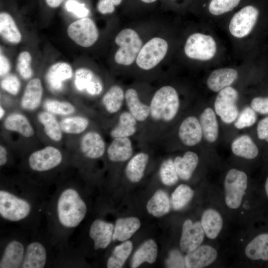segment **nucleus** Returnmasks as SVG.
<instances>
[{
    "mask_svg": "<svg viewBox=\"0 0 268 268\" xmlns=\"http://www.w3.org/2000/svg\"><path fill=\"white\" fill-rule=\"evenodd\" d=\"M180 99L177 90L170 85H164L157 89L149 102V120L153 125L162 124L173 121L180 108Z\"/></svg>",
    "mask_w": 268,
    "mask_h": 268,
    "instance_id": "f257e3e1",
    "label": "nucleus"
},
{
    "mask_svg": "<svg viewBox=\"0 0 268 268\" xmlns=\"http://www.w3.org/2000/svg\"><path fill=\"white\" fill-rule=\"evenodd\" d=\"M86 205L78 193L68 188L60 195L57 203V213L60 223L67 228L79 225L86 213Z\"/></svg>",
    "mask_w": 268,
    "mask_h": 268,
    "instance_id": "f03ea898",
    "label": "nucleus"
},
{
    "mask_svg": "<svg viewBox=\"0 0 268 268\" xmlns=\"http://www.w3.org/2000/svg\"><path fill=\"white\" fill-rule=\"evenodd\" d=\"M248 177L245 172L236 168L228 170L224 180V201L231 209L239 208L246 195Z\"/></svg>",
    "mask_w": 268,
    "mask_h": 268,
    "instance_id": "7ed1b4c3",
    "label": "nucleus"
},
{
    "mask_svg": "<svg viewBox=\"0 0 268 268\" xmlns=\"http://www.w3.org/2000/svg\"><path fill=\"white\" fill-rule=\"evenodd\" d=\"M115 42L119 46L114 56L116 63L132 65L142 47V41L137 33L131 28L124 29L117 35Z\"/></svg>",
    "mask_w": 268,
    "mask_h": 268,
    "instance_id": "20e7f679",
    "label": "nucleus"
},
{
    "mask_svg": "<svg viewBox=\"0 0 268 268\" xmlns=\"http://www.w3.org/2000/svg\"><path fill=\"white\" fill-rule=\"evenodd\" d=\"M216 51V43L213 38L201 33L190 35L184 46L186 56L196 60H210L215 56Z\"/></svg>",
    "mask_w": 268,
    "mask_h": 268,
    "instance_id": "39448f33",
    "label": "nucleus"
},
{
    "mask_svg": "<svg viewBox=\"0 0 268 268\" xmlns=\"http://www.w3.org/2000/svg\"><path fill=\"white\" fill-rule=\"evenodd\" d=\"M168 49L167 42L160 37H154L140 50L135 60L137 66L143 70L156 67L165 57Z\"/></svg>",
    "mask_w": 268,
    "mask_h": 268,
    "instance_id": "423d86ee",
    "label": "nucleus"
},
{
    "mask_svg": "<svg viewBox=\"0 0 268 268\" xmlns=\"http://www.w3.org/2000/svg\"><path fill=\"white\" fill-rule=\"evenodd\" d=\"M31 206L25 200L3 190L0 191V214L4 219L18 221L26 217Z\"/></svg>",
    "mask_w": 268,
    "mask_h": 268,
    "instance_id": "0eeeda50",
    "label": "nucleus"
},
{
    "mask_svg": "<svg viewBox=\"0 0 268 268\" xmlns=\"http://www.w3.org/2000/svg\"><path fill=\"white\" fill-rule=\"evenodd\" d=\"M238 99V93L232 87H227L218 92L214 102V111L224 123L231 124L237 118Z\"/></svg>",
    "mask_w": 268,
    "mask_h": 268,
    "instance_id": "6e6552de",
    "label": "nucleus"
},
{
    "mask_svg": "<svg viewBox=\"0 0 268 268\" xmlns=\"http://www.w3.org/2000/svg\"><path fill=\"white\" fill-rule=\"evenodd\" d=\"M259 14L257 8L252 5H246L236 12L231 18L229 30L237 38L248 36L255 26Z\"/></svg>",
    "mask_w": 268,
    "mask_h": 268,
    "instance_id": "1a4fd4ad",
    "label": "nucleus"
},
{
    "mask_svg": "<svg viewBox=\"0 0 268 268\" xmlns=\"http://www.w3.org/2000/svg\"><path fill=\"white\" fill-rule=\"evenodd\" d=\"M67 32L69 38L83 47H89L97 40L99 34L94 22L88 17L81 18L71 23Z\"/></svg>",
    "mask_w": 268,
    "mask_h": 268,
    "instance_id": "9d476101",
    "label": "nucleus"
},
{
    "mask_svg": "<svg viewBox=\"0 0 268 268\" xmlns=\"http://www.w3.org/2000/svg\"><path fill=\"white\" fill-rule=\"evenodd\" d=\"M62 159V154L59 149L54 146H47L31 153L28 163L33 170L43 172L58 166Z\"/></svg>",
    "mask_w": 268,
    "mask_h": 268,
    "instance_id": "9b49d317",
    "label": "nucleus"
},
{
    "mask_svg": "<svg viewBox=\"0 0 268 268\" xmlns=\"http://www.w3.org/2000/svg\"><path fill=\"white\" fill-rule=\"evenodd\" d=\"M205 236L201 221L186 220L183 224L180 241L181 251L187 254L193 251L201 245Z\"/></svg>",
    "mask_w": 268,
    "mask_h": 268,
    "instance_id": "f8f14e48",
    "label": "nucleus"
},
{
    "mask_svg": "<svg viewBox=\"0 0 268 268\" xmlns=\"http://www.w3.org/2000/svg\"><path fill=\"white\" fill-rule=\"evenodd\" d=\"M74 85L78 91L92 96L100 95L103 89V83L99 76L91 70L84 67L75 71Z\"/></svg>",
    "mask_w": 268,
    "mask_h": 268,
    "instance_id": "ddd939ff",
    "label": "nucleus"
},
{
    "mask_svg": "<svg viewBox=\"0 0 268 268\" xmlns=\"http://www.w3.org/2000/svg\"><path fill=\"white\" fill-rule=\"evenodd\" d=\"M178 135L186 146H193L199 144L203 135L199 120L194 116L186 117L179 126Z\"/></svg>",
    "mask_w": 268,
    "mask_h": 268,
    "instance_id": "4468645a",
    "label": "nucleus"
},
{
    "mask_svg": "<svg viewBox=\"0 0 268 268\" xmlns=\"http://www.w3.org/2000/svg\"><path fill=\"white\" fill-rule=\"evenodd\" d=\"M217 256V251L212 246L200 245L187 253L185 258V265L188 268H205L213 263Z\"/></svg>",
    "mask_w": 268,
    "mask_h": 268,
    "instance_id": "2eb2a0df",
    "label": "nucleus"
},
{
    "mask_svg": "<svg viewBox=\"0 0 268 268\" xmlns=\"http://www.w3.org/2000/svg\"><path fill=\"white\" fill-rule=\"evenodd\" d=\"M80 148L82 153L90 159L101 157L106 149V144L101 135L95 132L90 131L81 138Z\"/></svg>",
    "mask_w": 268,
    "mask_h": 268,
    "instance_id": "dca6fc26",
    "label": "nucleus"
},
{
    "mask_svg": "<svg viewBox=\"0 0 268 268\" xmlns=\"http://www.w3.org/2000/svg\"><path fill=\"white\" fill-rule=\"evenodd\" d=\"M114 230L112 223L101 219L94 220L89 230V236L94 241V249L107 248L112 239Z\"/></svg>",
    "mask_w": 268,
    "mask_h": 268,
    "instance_id": "f3484780",
    "label": "nucleus"
},
{
    "mask_svg": "<svg viewBox=\"0 0 268 268\" xmlns=\"http://www.w3.org/2000/svg\"><path fill=\"white\" fill-rule=\"evenodd\" d=\"M73 74L71 66L65 62L53 65L48 69L46 79L50 89L54 91H60L64 87V81L70 79Z\"/></svg>",
    "mask_w": 268,
    "mask_h": 268,
    "instance_id": "a211bd4d",
    "label": "nucleus"
},
{
    "mask_svg": "<svg viewBox=\"0 0 268 268\" xmlns=\"http://www.w3.org/2000/svg\"><path fill=\"white\" fill-rule=\"evenodd\" d=\"M238 73L232 68H221L214 70L208 76L206 83L211 91L217 92L230 86L237 78Z\"/></svg>",
    "mask_w": 268,
    "mask_h": 268,
    "instance_id": "6ab92c4d",
    "label": "nucleus"
},
{
    "mask_svg": "<svg viewBox=\"0 0 268 268\" xmlns=\"http://www.w3.org/2000/svg\"><path fill=\"white\" fill-rule=\"evenodd\" d=\"M125 101L128 111L138 123H144L147 121L149 116V106L140 100L135 89L130 88L125 91Z\"/></svg>",
    "mask_w": 268,
    "mask_h": 268,
    "instance_id": "aec40b11",
    "label": "nucleus"
},
{
    "mask_svg": "<svg viewBox=\"0 0 268 268\" xmlns=\"http://www.w3.org/2000/svg\"><path fill=\"white\" fill-rule=\"evenodd\" d=\"M200 221L207 238L213 240L218 236L223 224V218L218 211L211 207L205 209Z\"/></svg>",
    "mask_w": 268,
    "mask_h": 268,
    "instance_id": "412c9836",
    "label": "nucleus"
},
{
    "mask_svg": "<svg viewBox=\"0 0 268 268\" xmlns=\"http://www.w3.org/2000/svg\"><path fill=\"white\" fill-rule=\"evenodd\" d=\"M109 159L114 162H124L130 159L133 146L130 137L113 138L107 150Z\"/></svg>",
    "mask_w": 268,
    "mask_h": 268,
    "instance_id": "4be33fe9",
    "label": "nucleus"
},
{
    "mask_svg": "<svg viewBox=\"0 0 268 268\" xmlns=\"http://www.w3.org/2000/svg\"><path fill=\"white\" fill-rule=\"evenodd\" d=\"M24 249L19 241H12L6 246L0 261V268H17L21 266Z\"/></svg>",
    "mask_w": 268,
    "mask_h": 268,
    "instance_id": "5701e85b",
    "label": "nucleus"
},
{
    "mask_svg": "<svg viewBox=\"0 0 268 268\" xmlns=\"http://www.w3.org/2000/svg\"><path fill=\"white\" fill-rule=\"evenodd\" d=\"M138 122L128 111L122 112L119 116L118 123L111 130L110 135L113 138L130 137L137 131Z\"/></svg>",
    "mask_w": 268,
    "mask_h": 268,
    "instance_id": "b1692460",
    "label": "nucleus"
},
{
    "mask_svg": "<svg viewBox=\"0 0 268 268\" xmlns=\"http://www.w3.org/2000/svg\"><path fill=\"white\" fill-rule=\"evenodd\" d=\"M43 88L40 80L35 78L27 83L21 100V107L27 110L38 108L41 103Z\"/></svg>",
    "mask_w": 268,
    "mask_h": 268,
    "instance_id": "393cba45",
    "label": "nucleus"
},
{
    "mask_svg": "<svg viewBox=\"0 0 268 268\" xmlns=\"http://www.w3.org/2000/svg\"><path fill=\"white\" fill-rule=\"evenodd\" d=\"M199 157L197 153L187 151L182 156H176L174 163L179 178L187 181L189 180L199 163Z\"/></svg>",
    "mask_w": 268,
    "mask_h": 268,
    "instance_id": "a878e982",
    "label": "nucleus"
},
{
    "mask_svg": "<svg viewBox=\"0 0 268 268\" xmlns=\"http://www.w3.org/2000/svg\"><path fill=\"white\" fill-rule=\"evenodd\" d=\"M244 251L250 260L268 261V233L254 237L246 245Z\"/></svg>",
    "mask_w": 268,
    "mask_h": 268,
    "instance_id": "bb28decb",
    "label": "nucleus"
},
{
    "mask_svg": "<svg viewBox=\"0 0 268 268\" xmlns=\"http://www.w3.org/2000/svg\"><path fill=\"white\" fill-rule=\"evenodd\" d=\"M46 258L44 247L39 242H32L27 247L21 267L42 268L46 264Z\"/></svg>",
    "mask_w": 268,
    "mask_h": 268,
    "instance_id": "cd10ccee",
    "label": "nucleus"
},
{
    "mask_svg": "<svg viewBox=\"0 0 268 268\" xmlns=\"http://www.w3.org/2000/svg\"><path fill=\"white\" fill-rule=\"evenodd\" d=\"M148 160L149 155L144 152H138L130 159L125 169L126 176L130 181L136 183L142 179Z\"/></svg>",
    "mask_w": 268,
    "mask_h": 268,
    "instance_id": "c85d7f7f",
    "label": "nucleus"
},
{
    "mask_svg": "<svg viewBox=\"0 0 268 268\" xmlns=\"http://www.w3.org/2000/svg\"><path fill=\"white\" fill-rule=\"evenodd\" d=\"M231 148L234 155L247 159H254L259 154L257 145L252 138L247 134L235 138L232 142Z\"/></svg>",
    "mask_w": 268,
    "mask_h": 268,
    "instance_id": "c756f323",
    "label": "nucleus"
},
{
    "mask_svg": "<svg viewBox=\"0 0 268 268\" xmlns=\"http://www.w3.org/2000/svg\"><path fill=\"white\" fill-rule=\"evenodd\" d=\"M202 134L209 142H214L218 136V123L216 113L211 108L205 109L200 117Z\"/></svg>",
    "mask_w": 268,
    "mask_h": 268,
    "instance_id": "7c9ffc66",
    "label": "nucleus"
},
{
    "mask_svg": "<svg viewBox=\"0 0 268 268\" xmlns=\"http://www.w3.org/2000/svg\"><path fill=\"white\" fill-rule=\"evenodd\" d=\"M140 226V221L136 217L119 218L116 221L114 227L112 240L125 241L133 236Z\"/></svg>",
    "mask_w": 268,
    "mask_h": 268,
    "instance_id": "2f4dec72",
    "label": "nucleus"
},
{
    "mask_svg": "<svg viewBox=\"0 0 268 268\" xmlns=\"http://www.w3.org/2000/svg\"><path fill=\"white\" fill-rule=\"evenodd\" d=\"M125 93L118 85L112 86L107 91L102 97V103L108 113L114 114L121 109L125 101Z\"/></svg>",
    "mask_w": 268,
    "mask_h": 268,
    "instance_id": "473e14b6",
    "label": "nucleus"
},
{
    "mask_svg": "<svg viewBox=\"0 0 268 268\" xmlns=\"http://www.w3.org/2000/svg\"><path fill=\"white\" fill-rule=\"evenodd\" d=\"M5 129L18 133L25 137H29L34 134V131L27 118L22 114L13 113L5 120Z\"/></svg>",
    "mask_w": 268,
    "mask_h": 268,
    "instance_id": "72a5a7b5",
    "label": "nucleus"
},
{
    "mask_svg": "<svg viewBox=\"0 0 268 268\" xmlns=\"http://www.w3.org/2000/svg\"><path fill=\"white\" fill-rule=\"evenodd\" d=\"M157 256V246L155 241L149 239L144 242L134 253L131 267L137 268L144 262L153 263Z\"/></svg>",
    "mask_w": 268,
    "mask_h": 268,
    "instance_id": "f704fd0d",
    "label": "nucleus"
},
{
    "mask_svg": "<svg viewBox=\"0 0 268 268\" xmlns=\"http://www.w3.org/2000/svg\"><path fill=\"white\" fill-rule=\"evenodd\" d=\"M146 209L149 213L157 217L168 213L170 201L166 193L162 190L157 191L147 202Z\"/></svg>",
    "mask_w": 268,
    "mask_h": 268,
    "instance_id": "c9c22d12",
    "label": "nucleus"
},
{
    "mask_svg": "<svg viewBox=\"0 0 268 268\" xmlns=\"http://www.w3.org/2000/svg\"><path fill=\"white\" fill-rule=\"evenodd\" d=\"M0 33L8 42L17 44L21 39V35L12 17L7 13L0 14Z\"/></svg>",
    "mask_w": 268,
    "mask_h": 268,
    "instance_id": "e433bc0d",
    "label": "nucleus"
},
{
    "mask_svg": "<svg viewBox=\"0 0 268 268\" xmlns=\"http://www.w3.org/2000/svg\"><path fill=\"white\" fill-rule=\"evenodd\" d=\"M38 119L43 126L47 136L55 141H59L62 138V130L60 124L52 113L41 112L38 115Z\"/></svg>",
    "mask_w": 268,
    "mask_h": 268,
    "instance_id": "4c0bfd02",
    "label": "nucleus"
},
{
    "mask_svg": "<svg viewBox=\"0 0 268 268\" xmlns=\"http://www.w3.org/2000/svg\"><path fill=\"white\" fill-rule=\"evenodd\" d=\"M133 249V243L130 241H126L117 246L113 250L112 255L107 261L108 268H122Z\"/></svg>",
    "mask_w": 268,
    "mask_h": 268,
    "instance_id": "58836bf2",
    "label": "nucleus"
},
{
    "mask_svg": "<svg viewBox=\"0 0 268 268\" xmlns=\"http://www.w3.org/2000/svg\"><path fill=\"white\" fill-rule=\"evenodd\" d=\"M194 191L188 185L182 184L179 185L171 195V203L175 210L183 208L190 201Z\"/></svg>",
    "mask_w": 268,
    "mask_h": 268,
    "instance_id": "ea45409f",
    "label": "nucleus"
},
{
    "mask_svg": "<svg viewBox=\"0 0 268 268\" xmlns=\"http://www.w3.org/2000/svg\"><path fill=\"white\" fill-rule=\"evenodd\" d=\"M89 120L82 116H72L63 119L60 122L61 129L69 134H79L88 127Z\"/></svg>",
    "mask_w": 268,
    "mask_h": 268,
    "instance_id": "a19ab883",
    "label": "nucleus"
},
{
    "mask_svg": "<svg viewBox=\"0 0 268 268\" xmlns=\"http://www.w3.org/2000/svg\"><path fill=\"white\" fill-rule=\"evenodd\" d=\"M159 176L162 182L168 186L174 185L178 182L179 176L174 166V160L168 158L162 163L159 170Z\"/></svg>",
    "mask_w": 268,
    "mask_h": 268,
    "instance_id": "79ce46f5",
    "label": "nucleus"
},
{
    "mask_svg": "<svg viewBox=\"0 0 268 268\" xmlns=\"http://www.w3.org/2000/svg\"><path fill=\"white\" fill-rule=\"evenodd\" d=\"M241 0H210L208 8L209 12L219 16L232 11L240 3Z\"/></svg>",
    "mask_w": 268,
    "mask_h": 268,
    "instance_id": "37998d69",
    "label": "nucleus"
},
{
    "mask_svg": "<svg viewBox=\"0 0 268 268\" xmlns=\"http://www.w3.org/2000/svg\"><path fill=\"white\" fill-rule=\"evenodd\" d=\"M44 108L49 112L60 115H68L75 112V108L71 103L66 101L49 99L44 104Z\"/></svg>",
    "mask_w": 268,
    "mask_h": 268,
    "instance_id": "c03bdc74",
    "label": "nucleus"
},
{
    "mask_svg": "<svg viewBox=\"0 0 268 268\" xmlns=\"http://www.w3.org/2000/svg\"><path fill=\"white\" fill-rule=\"evenodd\" d=\"M257 115L252 107H246L239 115L234 123L237 129H243L253 126L256 122Z\"/></svg>",
    "mask_w": 268,
    "mask_h": 268,
    "instance_id": "a18cd8bd",
    "label": "nucleus"
},
{
    "mask_svg": "<svg viewBox=\"0 0 268 268\" xmlns=\"http://www.w3.org/2000/svg\"><path fill=\"white\" fill-rule=\"evenodd\" d=\"M31 56L27 51L21 53L17 59V68L21 76L25 79L30 78L32 75V70L30 66Z\"/></svg>",
    "mask_w": 268,
    "mask_h": 268,
    "instance_id": "49530a36",
    "label": "nucleus"
},
{
    "mask_svg": "<svg viewBox=\"0 0 268 268\" xmlns=\"http://www.w3.org/2000/svg\"><path fill=\"white\" fill-rule=\"evenodd\" d=\"M1 87L8 93L16 95L20 89V83L16 76L9 74L3 78L0 82Z\"/></svg>",
    "mask_w": 268,
    "mask_h": 268,
    "instance_id": "de8ad7c7",
    "label": "nucleus"
},
{
    "mask_svg": "<svg viewBox=\"0 0 268 268\" xmlns=\"http://www.w3.org/2000/svg\"><path fill=\"white\" fill-rule=\"evenodd\" d=\"M65 5L67 11L71 12L78 17H86L88 14L89 10L84 4L80 3L75 0H68Z\"/></svg>",
    "mask_w": 268,
    "mask_h": 268,
    "instance_id": "09e8293b",
    "label": "nucleus"
},
{
    "mask_svg": "<svg viewBox=\"0 0 268 268\" xmlns=\"http://www.w3.org/2000/svg\"><path fill=\"white\" fill-rule=\"evenodd\" d=\"M251 107L256 112L268 114V96L254 98L251 102Z\"/></svg>",
    "mask_w": 268,
    "mask_h": 268,
    "instance_id": "8fccbe9b",
    "label": "nucleus"
},
{
    "mask_svg": "<svg viewBox=\"0 0 268 268\" xmlns=\"http://www.w3.org/2000/svg\"><path fill=\"white\" fill-rule=\"evenodd\" d=\"M122 0H100L97 4V9L102 14L112 13L115 6L119 5Z\"/></svg>",
    "mask_w": 268,
    "mask_h": 268,
    "instance_id": "3c124183",
    "label": "nucleus"
},
{
    "mask_svg": "<svg viewBox=\"0 0 268 268\" xmlns=\"http://www.w3.org/2000/svg\"><path fill=\"white\" fill-rule=\"evenodd\" d=\"M257 132L259 139L268 142V116L259 121L257 127Z\"/></svg>",
    "mask_w": 268,
    "mask_h": 268,
    "instance_id": "603ef678",
    "label": "nucleus"
},
{
    "mask_svg": "<svg viewBox=\"0 0 268 268\" xmlns=\"http://www.w3.org/2000/svg\"><path fill=\"white\" fill-rule=\"evenodd\" d=\"M10 64L7 59L3 55H0V75L2 76L6 74L10 70Z\"/></svg>",
    "mask_w": 268,
    "mask_h": 268,
    "instance_id": "864d4df0",
    "label": "nucleus"
},
{
    "mask_svg": "<svg viewBox=\"0 0 268 268\" xmlns=\"http://www.w3.org/2000/svg\"><path fill=\"white\" fill-rule=\"evenodd\" d=\"M7 161V151L2 145L0 146V165L3 166Z\"/></svg>",
    "mask_w": 268,
    "mask_h": 268,
    "instance_id": "5fc2aeb1",
    "label": "nucleus"
},
{
    "mask_svg": "<svg viewBox=\"0 0 268 268\" xmlns=\"http://www.w3.org/2000/svg\"><path fill=\"white\" fill-rule=\"evenodd\" d=\"M64 0H46V1L49 6L56 7L59 6Z\"/></svg>",
    "mask_w": 268,
    "mask_h": 268,
    "instance_id": "6e6d98bb",
    "label": "nucleus"
},
{
    "mask_svg": "<svg viewBox=\"0 0 268 268\" xmlns=\"http://www.w3.org/2000/svg\"><path fill=\"white\" fill-rule=\"evenodd\" d=\"M5 114V110L2 106L0 107V118L1 119Z\"/></svg>",
    "mask_w": 268,
    "mask_h": 268,
    "instance_id": "4d7b16f0",
    "label": "nucleus"
},
{
    "mask_svg": "<svg viewBox=\"0 0 268 268\" xmlns=\"http://www.w3.org/2000/svg\"><path fill=\"white\" fill-rule=\"evenodd\" d=\"M265 188L267 196L268 197V176L266 181Z\"/></svg>",
    "mask_w": 268,
    "mask_h": 268,
    "instance_id": "13d9d810",
    "label": "nucleus"
},
{
    "mask_svg": "<svg viewBox=\"0 0 268 268\" xmlns=\"http://www.w3.org/2000/svg\"><path fill=\"white\" fill-rule=\"evenodd\" d=\"M145 3H152L155 1L156 0H140Z\"/></svg>",
    "mask_w": 268,
    "mask_h": 268,
    "instance_id": "bf43d9fd",
    "label": "nucleus"
}]
</instances>
